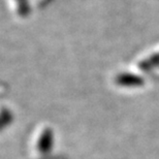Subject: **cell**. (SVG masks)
Segmentation results:
<instances>
[{
	"label": "cell",
	"mask_w": 159,
	"mask_h": 159,
	"mask_svg": "<svg viewBox=\"0 0 159 159\" xmlns=\"http://www.w3.org/2000/svg\"><path fill=\"white\" fill-rule=\"evenodd\" d=\"M159 65V53L155 54L154 56H152L151 58H149V60L145 61L143 63V68L144 69H150L153 68L155 66Z\"/></svg>",
	"instance_id": "2"
},
{
	"label": "cell",
	"mask_w": 159,
	"mask_h": 159,
	"mask_svg": "<svg viewBox=\"0 0 159 159\" xmlns=\"http://www.w3.org/2000/svg\"><path fill=\"white\" fill-rule=\"evenodd\" d=\"M51 148H52V134L50 132H47L43 138H41L39 145V149L40 153H48Z\"/></svg>",
	"instance_id": "1"
}]
</instances>
